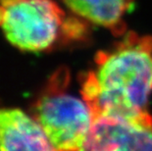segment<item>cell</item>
Instances as JSON below:
<instances>
[{"label":"cell","mask_w":152,"mask_h":151,"mask_svg":"<svg viewBox=\"0 0 152 151\" xmlns=\"http://www.w3.org/2000/svg\"><path fill=\"white\" fill-rule=\"evenodd\" d=\"M69 74L58 70L37 102L33 115L58 151H82L95 116L83 98L67 91Z\"/></svg>","instance_id":"obj_3"},{"label":"cell","mask_w":152,"mask_h":151,"mask_svg":"<svg viewBox=\"0 0 152 151\" xmlns=\"http://www.w3.org/2000/svg\"><path fill=\"white\" fill-rule=\"evenodd\" d=\"M94 68L80 78L82 97L97 117L142 119L152 93V36L127 31L96 53Z\"/></svg>","instance_id":"obj_1"},{"label":"cell","mask_w":152,"mask_h":151,"mask_svg":"<svg viewBox=\"0 0 152 151\" xmlns=\"http://www.w3.org/2000/svg\"><path fill=\"white\" fill-rule=\"evenodd\" d=\"M88 25L55 0H0V28L12 45L24 51L39 52L83 40Z\"/></svg>","instance_id":"obj_2"},{"label":"cell","mask_w":152,"mask_h":151,"mask_svg":"<svg viewBox=\"0 0 152 151\" xmlns=\"http://www.w3.org/2000/svg\"><path fill=\"white\" fill-rule=\"evenodd\" d=\"M82 151H152V116L95 118Z\"/></svg>","instance_id":"obj_4"},{"label":"cell","mask_w":152,"mask_h":151,"mask_svg":"<svg viewBox=\"0 0 152 151\" xmlns=\"http://www.w3.org/2000/svg\"><path fill=\"white\" fill-rule=\"evenodd\" d=\"M0 151H58L34 117L0 108Z\"/></svg>","instance_id":"obj_5"},{"label":"cell","mask_w":152,"mask_h":151,"mask_svg":"<svg viewBox=\"0 0 152 151\" xmlns=\"http://www.w3.org/2000/svg\"><path fill=\"white\" fill-rule=\"evenodd\" d=\"M77 17L89 25L102 27L117 37L127 33L126 16L134 0H60Z\"/></svg>","instance_id":"obj_6"}]
</instances>
